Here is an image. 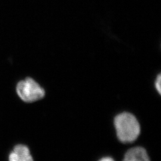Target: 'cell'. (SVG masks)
Returning <instances> with one entry per match:
<instances>
[{
	"label": "cell",
	"instance_id": "277c9868",
	"mask_svg": "<svg viewBox=\"0 0 161 161\" xmlns=\"http://www.w3.org/2000/svg\"><path fill=\"white\" fill-rule=\"evenodd\" d=\"M123 161H150V159L146 150L137 146L127 150Z\"/></svg>",
	"mask_w": 161,
	"mask_h": 161
},
{
	"label": "cell",
	"instance_id": "5b68a950",
	"mask_svg": "<svg viewBox=\"0 0 161 161\" xmlns=\"http://www.w3.org/2000/svg\"><path fill=\"white\" fill-rule=\"evenodd\" d=\"M155 86L156 90L158 92V94H161V74H159L156 78L155 82Z\"/></svg>",
	"mask_w": 161,
	"mask_h": 161
},
{
	"label": "cell",
	"instance_id": "8992f818",
	"mask_svg": "<svg viewBox=\"0 0 161 161\" xmlns=\"http://www.w3.org/2000/svg\"><path fill=\"white\" fill-rule=\"evenodd\" d=\"M98 161H115V160L112 158L111 157H109V156H106V157H103L102 159H100Z\"/></svg>",
	"mask_w": 161,
	"mask_h": 161
},
{
	"label": "cell",
	"instance_id": "3957f363",
	"mask_svg": "<svg viewBox=\"0 0 161 161\" xmlns=\"http://www.w3.org/2000/svg\"><path fill=\"white\" fill-rule=\"evenodd\" d=\"M8 161H35L29 147L25 144H16L8 156Z\"/></svg>",
	"mask_w": 161,
	"mask_h": 161
},
{
	"label": "cell",
	"instance_id": "7a4b0ae2",
	"mask_svg": "<svg viewBox=\"0 0 161 161\" xmlns=\"http://www.w3.org/2000/svg\"><path fill=\"white\" fill-rule=\"evenodd\" d=\"M18 97L25 103L40 102L46 96V91L34 78L26 76L18 80L15 86Z\"/></svg>",
	"mask_w": 161,
	"mask_h": 161
},
{
	"label": "cell",
	"instance_id": "6da1fadb",
	"mask_svg": "<svg viewBox=\"0 0 161 161\" xmlns=\"http://www.w3.org/2000/svg\"><path fill=\"white\" fill-rule=\"evenodd\" d=\"M114 125L117 137L123 143L136 141L140 134V125L134 115L122 112L115 116Z\"/></svg>",
	"mask_w": 161,
	"mask_h": 161
}]
</instances>
